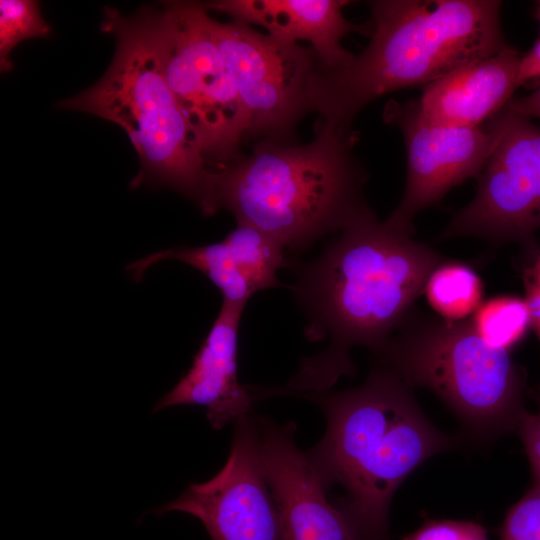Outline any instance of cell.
<instances>
[{
    "mask_svg": "<svg viewBox=\"0 0 540 540\" xmlns=\"http://www.w3.org/2000/svg\"><path fill=\"white\" fill-rule=\"evenodd\" d=\"M402 540H488L483 526L472 521L427 520Z\"/></svg>",
    "mask_w": 540,
    "mask_h": 540,
    "instance_id": "cell-21",
    "label": "cell"
},
{
    "mask_svg": "<svg viewBox=\"0 0 540 540\" xmlns=\"http://www.w3.org/2000/svg\"><path fill=\"white\" fill-rule=\"evenodd\" d=\"M469 321L485 343L509 353L532 329L529 306L525 298L515 295H496L483 301Z\"/></svg>",
    "mask_w": 540,
    "mask_h": 540,
    "instance_id": "cell-18",
    "label": "cell"
},
{
    "mask_svg": "<svg viewBox=\"0 0 540 540\" xmlns=\"http://www.w3.org/2000/svg\"><path fill=\"white\" fill-rule=\"evenodd\" d=\"M500 540H540V488L532 486L507 512Z\"/></svg>",
    "mask_w": 540,
    "mask_h": 540,
    "instance_id": "cell-20",
    "label": "cell"
},
{
    "mask_svg": "<svg viewBox=\"0 0 540 540\" xmlns=\"http://www.w3.org/2000/svg\"><path fill=\"white\" fill-rule=\"evenodd\" d=\"M157 9L122 15L106 7L102 30L116 48L104 75L91 87L57 104L122 127L141 163L131 186L171 188L201 209L211 166L164 76L156 30Z\"/></svg>",
    "mask_w": 540,
    "mask_h": 540,
    "instance_id": "cell-5",
    "label": "cell"
},
{
    "mask_svg": "<svg viewBox=\"0 0 540 540\" xmlns=\"http://www.w3.org/2000/svg\"><path fill=\"white\" fill-rule=\"evenodd\" d=\"M261 467L275 501L283 540H360L351 523L330 503L325 486L294 440L295 423L258 417Z\"/></svg>",
    "mask_w": 540,
    "mask_h": 540,
    "instance_id": "cell-12",
    "label": "cell"
},
{
    "mask_svg": "<svg viewBox=\"0 0 540 540\" xmlns=\"http://www.w3.org/2000/svg\"><path fill=\"white\" fill-rule=\"evenodd\" d=\"M376 355L410 387L433 392L479 441L516 430L527 411L525 373L511 353L485 343L469 319L411 311Z\"/></svg>",
    "mask_w": 540,
    "mask_h": 540,
    "instance_id": "cell-6",
    "label": "cell"
},
{
    "mask_svg": "<svg viewBox=\"0 0 540 540\" xmlns=\"http://www.w3.org/2000/svg\"><path fill=\"white\" fill-rule=\"evenodd\" d=\"M536 78H540V39L534 43L528 52L521 55L518 64L519 86Z\"/></svg>",
    "mask_w": 540,
    "mask_h": 540,
    "instance_id": "cell-24",
    "label": "cell"
},
{
    "mask_svg": "<svg viewBox=\"0 0 540 540\" xmlns=\"http://www.w3.org/2000/svg\"><path fill=\"white\" fill-rule=\"evenodd\" d=\"M521 55L508 44L436 80L416 100L420 112L442 125L482 127L505 108L519 87Z\"/></svg>",
    "mask_w": 540,
    "mask_h": 540,
    "instance_id": "cell-16",
    "label": "cell"
},
{
    "mask_svg": "<svg viewBox=\"0 0 540 540\" xmlns=\"http://www.w3.org/2000/svg\"><path fill=\"white\" fill-rule=\"evenodd\" d=\"M444 259L411 234L380 222L369 207L317 258L291 260L295 282L288 288L305 314V334L311 341L328 338L330 345L302 359L284 391L326 392L340 377L353 376L350 348L381 351Z\"/></svg>",
    "mask_w": 540,
    "mask_h": 540,
    "instance_id": "cell-1",
    "label": "cell"
},
{
    "mask_svg": "<svg viewBox=\"0 0 540 540\" xmlns=\"http://www.w3.org/2000/svg\"><path fill=\"white\" fill-rule=\"evenodd\" d=\"M504 109L529 119H540V87L527 96L512 98Z\"/></svg>",
    "mask_w": 540,
    "mask_h": 540,
    "instance_id": "cell-25",
    "label": "cell"
},
{
    "mask_svg": "<svg viewBox=\"0 0 540 540\" xmlns=\"http://www.w3.org/2000/svg\"><path fill=\"white\" fill-rule=\"evenodd\" d=\"M168 259L201 271L221 291L223 302L244 306L256 292L282 286L277 273L290 266L285 249L274 238L253 226L237 224L220 242L168 248L129 264L127 271L139 281L151 265Z\"/></svg>",
    "mask_w": 540,
    "mask_h": 540,
    "instance_id": "cell-13",
    "label": "cell"
},
{
    "mask_svg": "<svg viewBox=\"0 0 540 540\" xmlns=\"http://www.w3.org/2000/svg\"><path fill=\"white\" fill-rule=\"evenodd\" d=\"M423 293L439 318L459 322L469 319L481 305L484 286L469 264L444 259L428 276Z\"/></svg>",
    "mask_w": 540,
    "mask_h": 540,
    "instance_id": "cell-17",
    "label": "cell"
},
{
    "mask_svg": "<svg viewBox=\"0 0 540 540\" xmlns=\"http://www.w3.org/2000/svg\"><path fill=\"white\" fill-rule=\"evenodd\" d=\"M531 392L538 409L535 413L526 411L516 431L530 463L533 485L540 488V388Z\"/></svg>",
    "mask_w": 540,
    "mask_h": 540,
    "instance_id": "cell-22",
    "label": "cell"
},
{
    "mask_svg": "<svg viewBox=\"0 0 540 540\" xmlns=\"http://www.w3.org/2000/svg\"><path fill=\"white\" fill-rule=\"evenodd\" d=\"M209 27L247 117L245 138L287 144L298 121L312 111L316 52L235 21L210 17Z\"/></svg>",
    "mask_w": 540,
    "mask_h": 540,
    "instance_id": "cell-8",
    "label": "cell"
},
{
    "mask_svg": "<svg viewBox=\"0 0 540 540\" xmlns=\"http://www.w3.org/2000/svg\"><path fill=\"white\" fill-rule=\"evenodd\" d=\"M183 512L199 519L212 540H283L279 513L259 457L257 420L234 422L231 451L210 480L193 483L158 514Z\"/></svg>",
    "mask_w": 540,
    "mask_h": 540,
    "instance_id": "cell-10",
    "label": "cell"
},
{
    "mask_svg": "<svg viewBox=\"0 0 540 540\" xmlns=\"http://www.w3.org/2000/svg\"><path fill=\"white\" fill-rule=\"evenodd\" d=\"M370 42L345 67L318 68L312 111L351 131L367 104L397 90L426 87L508 44L497 0H376Z\"/></svg>",
    "mask_w": 540,
    "mask_h": 540,
    "instance_id": "cell-3",
    "label": "cell"
},
{
    "mask_svg": "<svg viewBox=\"0 0 540 540\" xmlns=\"http://www.w3.org/2000/svg\"><path fill=\"white\" fill-rule=\"evenodd\" d=\"M204 6L165 2L156 30L163 72L211 168L244 156L239 146L248 122L235 84L209 27Z\"/></svg>",
    "mask_w": 540,
    "mask_h": 540,
    "instance_id": "cell-7",
    "label": "cell"
},
{
    "mask_svg": "<svg viewBox=\"0 0 540 540\" xmlns=\"http://www.w3.org/2000/svg\"><path fill=\"white\" fill-rule=\"evenodd\" d=\"M383 118L401 130L407 154L404 193L386 223L413 235L412 221L436 204L454 186L478 178L490 154L493 135L488 127H455L427 119L416 100L386 104Z\"/></svg>",
    "mask_w": 540,
    "mask_h": 540,
    "instance_id": "cell-11",
    "label": "cell"
},
{
    "mask_svg": "<svg viewBox=\"0 0 540 540\" xmlns=\"http://www.w3.org/2000/svg\"><path fill=\"white\" fill-rule=\"evenodd\" d=\"M525 251L527 260L521 271L524 298L530 309L532 329L540 341V247L537 245Z\"/></svg>",
    "mask_w": 540,
    "mask_h": 540,
    "instance_id": "cell-23",
    "label": "cell"
},
{
    "mask_svg": "<svg viewBox=\"0 0 540 540\" xmlns=\"http://www.w3.org/2000/svg\"><path fill=\"white\" fill-rule=\"evenodd\" d=\"M493 144L476 194L440 234L537 246L540 230V126L503 109L487 126Z\"/></svg>",
    "mask_w": 540,
    "mask_h": 540,
    "instance_id": "cell-9",
    "label": "cell"
},
{
    "mask_svg": "<svg viewBox=\"0 0 540 540\" xmlns=\"http://www.w3.org/2000/svg\"><path fill=\"white\" fill-rule=\"evenodd\" d=\"M342 0H221L204 4L233 21L259 25L282 41H308L326 70L345 67L354 54L342 46L351 32L366 30L343 15Z\"/></svg>",
    "mask_w": 540,
    "mask_h": 540,
    "instance_id": "cell-15",
    "label": "cell"
},
{
    "mask_svg": "<svg viewBox=\"0 0 540 540\" xmlns=\"http://www.w3.org/2000/svg\"><path fill=\"white\" fill-rule=\"evenodd\" d=\"M266 393L306 398L324 412L325 434L306 454L326 489H345L336 505L360 540H389L395 491L427 459L458 444L429 421L412 387L381 364L357 388Z\"/></svg>",
    "mask_w": 540,
    "mask_h": 540,
    "instance_id": "cell-2",
    "label": "cell"
},
{
    "mask_svg": "<svg viewBox=\"0 0 540 540\" xmlns=\"http://www.w3.org/2000/svg\"><path fill=\"white\" fill-rule=\"evenodd\" d=\"M51 27L43 19L39 3L33 0L0 1V69H13L10 58L13 49L22 41L47 37Z\"/></svg>",
    "mask_w": 540,
    "mask_h": 540,
    "instance_id": "cell-19",
    "label": "cell"
},
{
    "mask_svg": "<svg viewBox=\"0 0 540 540\" xmlns=\"http://www.w3.org/2000/svg\"><path fill=\"white\" fill-rule=\"evenodd\" d=\"M244 305L223 302L191 368L154 411L198 405L215 430L250 414L253 396L238 378V330Z\"/></svg>",
    "mask_w": 540,
    "mask_h": 540,
    "instance_id": "cell-14",
    "label": "cell"
},
{
    "mask_svg": "<svg viewBox=\"0 0 540 540\" xmlns=\"http://www.w3.org/2000/svg\"><path fill=\"white\" fill-rule=\"evenodd\" d=\"M316 136L303 146L260 140L252 153L211 168L201 211L229 210L237 224L253 226L289 252L344 230L369 206L367 173L353 155L355 133L318 119Z\"/></svg>",
    "mask_w": 540,
    "mask_h": 540,
    "instance_id": "cell-4",
    "label": "cell"
}]
</instances>
